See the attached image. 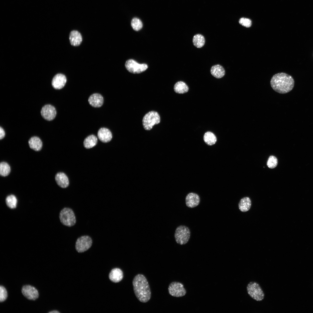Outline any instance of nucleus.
Masks as SVG:
<instances>
[{
  "instance_id": "obj_9",
  "label": "nucleus",
  "mask_w": 313,
  "mask_h": 313,
  "mask_svg": "<svg viewBox=\"0 0 313 313\" xmlns=\"http://www.w3.org/2000/svg\"><path fill=\"white\" fill-rule=\"evenodd\" d=\"M168 291L170 294L177 297L183 296L186 293L183 285L179 282H173L169 285Z\"/></svg>"
},
{
  "instance_id": "obj_25",
  "label": "nucleus",
  "mask_w": 313,
  "mask_h": 313,
  "mask_svg": "<svg viewBox=\"0 0 313 313\" xmlns=\"http://www.w3.org/2000/svg\"><path fill=\"white\" fill-rule=\"evenodd\" d=\"M205 142L209 145H212L216 143L217 139L215 135L212 132H208L205 133L203 136Z\"/></svg>"
},
{
  "instance_id": "obj_12",
  "label": "nucleus",
  "mask_w": 313,
  "mask_h": 313,
  "mask_svg": "<svg viewBox=\"0 0 313 313\" xmlns=\"http://www.w3.org/2000/svg\"><path fill=\"white\" fill-rule=\"evenodd\" d=\"M67 81L66 77L63 74H58L53 78L52 81V85L56 89H60L65 86Z\"/></svg>"
},
{
  "instance_id": "obj_18",
  "label": "nucleus",
  "mask_w": 313,
  "mask_h": 313,
  "mask_svg": "<svg viewBox=\"0 0 313 313\" xmlns=\"http://www.w3.org/2000/svg\"><path fill=\"white\" fill-rule=\"evenodd\" d=\"M69 40L72 45L78 46L81 44L82 39L80 33L77 31L74 30L71 31L70 34Z\"/></svg>"
},
{
  "instance_id": "obj_16",
  "label": "nucleus",
  "mask_w": 313,
  "mask_h": 313,
  "mask_svg": "<svg viewBox=\"0 0 313 313\" xmlns=\"http://www.w3.org/2000/svg\"><path fill=\"white\" fill-rule=\"evenodd\" d=\"M55 180L58 185L62 188H66L69 185L68 178L63 172H59L57 173L55 176Z\"/></svg>"
},
{
  "instance_id": "obj_4",
  "label": "nucleus",
  "mask_w": 313,
  "mask_h": 313,
  "mask_svg": "<svg viewBox=\"0 0 313 313\" xmlns=\"http://www.w3.org/2000/svg\"><path fill=\"white\" fill-rule=\"evenodd\" d=\"M59 218L61 223L68 227L74 226L76 223V219L73 210L70 208H65L60 211Z\"/></svg>"
},
{
  "instance_id": "obj_23",
  "label": "nucleus",
  "mask_w": 313,
  "mask_h": 313,
  "mask_svg": "<svg viewBox=\"0 0 313 313\" xmlns=\"http://www.w3.org/2000/svg\"><path fill=\"white\" fill-rule=\"evenodd\" d=\"M174 91L179 94H183L188 92L189 88L188 85L184 82L179 81L174 85Z\"/></svg>"
},
{
  "instance_id": "obj_17",
  "label": "nucleus",
  "mask_w": 313,
  "mask_h": 313,
  "mask_svg": "<svg viewBox=\"0 0 313 313\" xmlns=\"http://www.w3.org/2000/svg\"><path fill=\"white\" fill-rule=\"evenodd\" d=\"M123 277V271L121 269L118 268L112 269L109 274L110 280L115 283L120 281L122 280Z\"/></svg>"
},
{
  "instance_id": "obj_21",
  "label": "nucleus",
  "mask_w": 313,
  "mask_h": 313,
  "mask_svg": "<svg viewBox=\"0 0 313 313\" xmlns=\"http://www.w3.org/2000/svg\"><path fill=\"white\" fill-rule=\"evenodd\" d=\"M251 205L250 198L248 197H244L241 199L239 203V209L242 212H246L250 210Z\"/></svg>"
},
{
  "instance_id": "obj_32",
  "label": "nucleus",
  "mask_w": 313,
  "mask_h": 313,
  "mask_svg": "<svg viewBox=\"0 0 313 313\" xmlns=\"http://www.w3.org/2000/svg\"><path fill=\"white\" fill-rule=\"evenodd\" d=\"M5 135V131L1 127H0V139H1L3 138Z\"/></svg>"
},
{
  "instance_id": "obj_33",
  "label": "nucleus",
  "mask_w": 313,
  "mask_h": 313,
  "mask_svg": "<svg viewBox=\"0 0 313 313\" xmlns=\"http://www.w3.org/2000/svg\"><path fill=\"white\" fill-rule=\"evenodd\" d=\"M50 313H59V312L57 310H53L49 312Z\"/></svg>"
},
{
  "instance_id": "obj_1",
  "label": "nucleus",
  "mask_w": 313,
  "mask_h": 313,
  "mask_svg": "<svg viewBox=\"0 0 313 313\" xmlns=\"http://www.w3.org/2000/svg\"><path fill=\"white\" fill-rule=\"evenodd\" d=\"M271 86L276 92L284 94L293 89L294 81L292 77L286 73L281 72L274 75L270 80Z\"/></svg>"
},
{
  "instance_id": "obj_14",
  "label": "nucleus",
  "mask_w": 313,
  "mask_h": 313,
  "mask_svg": "<svg viewBox=\"0 0 313 313\" xmlns=\"http://www.w3.org/2000/svg\"><path fill=\"white\" fill-rule=\"evenodd\" d=\"M97 136L100 141L105 143L110 141L112 138L111 132L109 129L105 128H101L99 130Z\"/></svg>"
},
{
  "instance_id": "obj_26",
  "label": "nucleus",
  "mask_w": 313,
  "mask_h": 313,
  "mask_svg": "<svg viewBox=\"0 0 313 313\" xmlns=\"http://www.w3.org/2000/svg\"><path fill=\"white\" fill-rule=\"evenodd\" d=\"M7 205L11 209L15 208L17 206V200L16 197L11 194L8 196L6 199Z\"/></svg>"
},
{
  "instance_id": "obj_28",
  "label": "nucleus",
  "mask_w": 313,
  "mask_h": 313,
  "mask_svg": "<svg viewBox=\"0 0 313 313\" xmlns=\"http://www.w3.org/2000/svg\"><path fill=\"white\" fill-rule=\"evenodd\" d=\"M131 26L134 30L137 31L142 28L143 24L140 19L135 17L133 18L131 21Z\"/></svg>"
},
{
  "instance_id": "obj_22",
  "label": "nucleus",
  "mask_w": 313,
  "mask_h": 313,
  "mask_svg": "<svg viewBox=\"0 0 313 313\" xmlns=\"http://www.w3.org/2000/svg\"><path fill=\"white\" fill-rule=\"evenodd\" d=\"M97 138L93 134L87 137L84 140L83 145L86 148H91L95 146L97 143Z\"/></svg>"
},
{
  "instance_id": "obj_8",
  "label": "nucleus",
  "mask_w": 313,
  "mask_h": 313,
  "mask_svg": "<svg viewBox=\"0 0 313 313\" xmlns=\"http://www.w3.org/2000/svg\"><path fill=\"white\" fill-rule=\"evenodd\" d=\"M126 68L130 72L133 74H138L145 71L148 68L145 64H140L134 60L130 59L127 61L125 64Z\"/></svg>"
},
{
  "instance_id": "obj_7",
  "label": "nucleus",
  "mask_w": 313,
  "mask_h": 313,
  "mask_svg": "<svg viewBox=\"0 0 313 313\" xmlns=\"http://www.w3.org/2000/svg\"><path fill=\"white\" fill-rule=\"evenodd\" d=\"M92 243V239L90 236H83L77 239L75 243V249L78 252H83L89 249Z\"/></svg>"
},
{
  "instance_id": "obj_29",
  "label": "nucleus",
  "mask_w": 313,
  "mask_h": 313,
  "mask_svg": "<svg viewBox=\"0 0 313 313\" xmlns=\"http://www.w3.org/2000/svg\"><path fill=\"white\" fill-rule=\"evenodd\" d=\"M277 159L275 156L272 155L270 156L267 162V165L268 168H274L277 166Z\"/></svg>"
},
{
  "instance_id": "obj_24",
  "label": "nucleus",
  "mask_w": 313,
  "mask_h": 313,
  "mask_svg": "<svg viewBox=\"0 0 313 313\" xmlns=\"http://www.w3.org/2000/svg\"><path fill=\"white\" fill-rule=\"evenodd\" d=\"M192 42L194 45L198 48H200L203 46L205 43L204 37L200 34L195 35L193 37Z\"/></svg>"
},
{
  "instance_id": "obj_10",
  "label": "nucleus",
  "mask_w": 313,
  "mask_h": 313,
  "mask_svg": "<svg viewBox=\"0 0 313 313\" xmlns=\"http://www.w3.org/2000/svg\"><path fill=\"white\" fill-rule=\"evenodd\" d=\"M41 113L43 118L47 120L50 121L55 118L57 112L54 106L50 104H47L42 108Z\"/></svg>"
},
{
  "instance_id": "obj_11",
  "label": "nucleus",
  "mask_w": 313,
  "mask_h": 313,
  "mask_svg": "<svg viewBox=\"0 0 313 313\" xmlns=\"http://www.w3.org/2000/svg\"><path fill=\"white\" fill-rule=\"evenodd\" d=\"M23 294L27 299L34 300L39 297L38 290L34 287L29 285L23 286L22 289Z\"/></svg>"
},
{
  "instance_id": "obj_15",
  "label": "nucleus",
  "mask_w": 313,
  "mask_h": 313,
  "mask_svg": "<svg viewBox=\"0 0 313 313\" xmlns=\"http://www.w3.org/2000/svg\"><path fill=\"white\" fill-rule=\"evenodd\" d=\"M90 105L95 108H99L103 105V98L102 96L99 93H94L91 95L88 99Z\"/></svg>"
},
{
  "instance_id": "obj_19",
  "label": "nucleus",
  "mask_w": 313,
  "mask_h": 313,
  "mask_svg": "<svg viewBox=\"0 0 313 313\" xmlns=\"http://www.w3.org/2000/svg\"><path fill=\"white\" fill-rule=\"evenodd\" d=\"M210 72L211 74L215 77L220 79L224 76L225 71L222 66L217 64L212 67L210 69Z\"/></svg>"
},
{
  "instance_id": "obj_31",
  "label": "nucleus",
  "mask_w": 313,
  "mask_h": 313,
  "mask_svg": "<svg viewBox=\"0 0 313 313\" xmlns=\"http://www.w3.org/2000/svg\"><path fill=\"white\" fill-rule=\"evenodd\" d=\"M239 22L240 24L246 28L250 27L252 25L251 20L249 19L245 18L240 19Z\"/></svg>"
},
{
  "instance_id": "obj_13",
  "label": "nucleus",
  "mask_w": 313,
  "mask_h": 313,
  "mask_svg": "<svg viewBox=\"0 0 313 313\" xmlns=\"http://www.w3.org/2000/svg\"><path fill=\"white\" fill-rule=\"evenodd\" d=\"M185 204L186 206L190 208H193L197 206L199 204L200 198L197 194L193 192L188 194L185 197Z\"/></svg>"
},
{
  "instance_id": "obj_3",
  "label": "nucleus",
  "mask_w": 313,
  "mask_h": 313,
  "mask_svg": "<svg viewBox=\"0 0 313 313\" xmlns=\"http://www.w3.org/2000/svg\"><path fill=\"white\" fill-rule=\"evenodd\" d=\"M246 288L248 294L253 299L260 301L264 299V293L257 282L252 281L250 282L248 284Z\"/></svg>"
},
{
  "instance_id": "obj_27",
  "label": "nucleus",
  "mask_w": 313,
  "mask_h": 313,
  "mask_svg": "<svg viewBox=\"0 0 313 313\" xmlns=\"http://www.w3.org/2000/svg\"><path fill=\"white\" fill-rule=\"evenodd\" d=\"M10 168L6 162H2L0 164V174L3 176L8 175L10 172Z\"/></svg>"
},
{
  "instance_id": "obj_2",
  "label": "nucleus",
  "mask_w": 313,
  "mask_h": 313,
  "mask_svg": "<svg viewBox=\"0 0 313 313\" xmlns=\"http://www.w3.org/2000/svg\"><path fill=\"white\" fill-rule=\"evenodd\" d=\"M134 292L137 299L141 302L145 303L150 299L151 292L148 283L142 274L135 276L132 281Z\"/></svg>"
},
{
  "instance_id": "obj_6",
  "label": "nucleus",
  "mask_w": 313,
  "mask_h": 313,
  "mask_svg": "<svg viewBox=\"0 0 313 313\" xmlns=\"http://www.w3.org/2000/svg\"><path fill=\"white\" fill-rule=\"evenodd\" d=\"M160 121V118L158 113L156 111H151L144 116L142 120V124L145 130H150L154 125L159 124Z\"/></svg>"
},
{
  "instance_id": "obj_20",
  "label": "nucleus",
  "mask_w": 313,
  "mask_h": 313,
  "mask_svg": "<svg viewBox=\"0 0 313 313\" xmlns=\"http://www.w3.org/2000/svg\"><path fill=\"white\" fill-rule=\"evenodd\" d=\"M30 147L35 151H39L42 148V142L38 137L34 136L31 137L28 141Z\"/></svg>"
},
{
  "instance_id": "obj_5",
  "label": "nucleus",
  "mask_w": 313,
  "mask_h": 313,
  "mask_svg": "<svg viewBox=\"0 0 313 313\" xmlns=\"http://www.w3.org/2000/svg\"><path fill=\"white\" fill-rule=\"evenodd\" d=\"M190 236L189 228L183 225H181L176 229L174 234L176 242L181 245H184L188 241Z\"/></svg>"
},
{
  "instance_id": "obj_30",
  "label": "nucleus",
  "mask_w": 313,
  "mask_h": 313,
  "mask_svg": "<svg viewBox=\"0 0 313 313\" xmlns=\"http://www.w3.org/2000/svg\"><path fill=\"white\" fill-rule=\"evenodd\" d=\"M7 297V292L5 287L3 286L0 287V301L2 302L5 301Z\"/></svg>"
}]
</instances>
